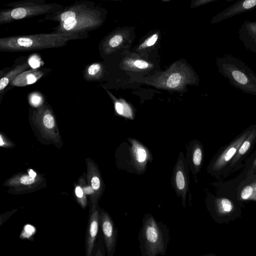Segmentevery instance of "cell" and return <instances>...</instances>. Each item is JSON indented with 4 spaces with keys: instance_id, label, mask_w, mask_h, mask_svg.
<instances>
[{
    "instance_id": "obj_6",
    "label": "cell",
    "mask_w": 256,
    "mask_h": 256,
    "mask_svg": "<svg viewBox=\"0 0 256 256\" xmlns=\"http://www.w3.org/2000/svg\"><path fill=\"white\" fill-rule=\"evenodd\" d=\"M130 142L132 146L118 155L116 165L128 173L142 175L146 172L148 164L152 162L153 157L143 145L134 140Z\"/></svg>"
},
{
    "instance_id": "obj_33",
    "label": "cell",
    "mask_w": 256,
    "mask_h": 256,
    "mask_svg": "<svg viewBox=\"0 0 256 256\" xmlns=\"http://www.w3.org/2000/svg\"><path fill=\"white\" fill-rule=\"evenodd\" d=\"M254 164L256 166V158L255 159L254 161Z\"/></svg>"
},
{
    "instance_id": "obj_4",
    "label": "cell",
    "mask_w": 256,
    "mask_h": 256,
    "mask_svg": "<svg viewBox=\"0 0 256 256\" xmlns=\"http://www.w3.org/2000/svg\"><path fill=\"white\" fill-rule=\"evenodd\" d=\"M218 71L230 84L244 92L256 96V74L241 60L224 54L216 60Z\"/></svg>"
},
{
    "instance_id": "obj_21",
    "label": "cell",
    "mask_w": 256,
    "mask_h": 256,
    "mask_svg": "<svg viewBox=\"0 0 256 256\" xmlns=\"http://www.w3.org/2000/svg\"><path fill=\"white\" fill-rule=\"evenodd\" d=\"M29 102L32 106L38 108L42 106L43 100L40 94H32L29 97Z\"/></svg>"
},
{
    "instance_id": "obj_31",
    "label": "cell",
    "mask_w": 256,
    "mask_h": 256,
    "mask_svg": "<svg viewBox=\"0 0 256 256\" xmlns=\"http://www.w3.org/2000/svg\"><path fill=\"white\" fill-rule=\"evenodd\" d=\"M24 230H25L27 234H28L29 235L32 234V232L34 231V228L30 225L26 226Z\"/></svg>"
},
{
    "instance_id": "obj_34",
    "label": "cell",
    "mask_w": 256,
    "mask_h": 256,
    "mask_svg": "<svg viewBox=\"0 0 256 256\" xmlns=\"http://www.w3.org/2000/svg\"></svg>"
},
{
    "instance_id": "obj_19",
    "label": "cell",
    "mask_w": 256,
    "mask_h": 256,
    "mask_svg": "<svg viewBox=\"0 0 256 256\" xmlns=\"http://www.w3.org/2000/svg\"><path fill=\"white\" fill-rule=\"evenodd\" d=\"M255 185H248L244 186L240 192V198L242 200H256V189L254 190Z\"/></svg>"
},
{
    "instance_id": "obj_13",
    "label": "cell",
    "mask_w": 256,
    "mask_h": 256,
    "mask_svg": "<svg viewBox=\"0 0 256 256\" xmlns=\"http://www.w3.org/2000/svg\"><path fill=\"white\" fill-rule=\"evenodd\" d=\"M203 150L201 145L194 144L186 154V160L194 176L200 172L203 161Z\"/></svg>"
},
{
    "instance_id": "obj_27",
    "label": "cell",
    "mask_w": 256,
    "mask_h": 256,
    "mask_svg": "<svg viewBox=\"0 0 256 256\" xmlns=\"http://www.w3.org/2000/svg\"><path fill=\"white\" fill-rule=\"evenodd\" d=\"M134 64L136 68L140 69L146 68L148 66V64L146 62L140 60L134 61Z\"/></svg>"
},
{
    "instance_id": "obj_10",
    "label": "cell",
    "mask_w": 256,
    "mask_h": 256,
    "mask_svg": "<svg viewBox=\"0 0 256 256\" xmlns=\"http://www.w3.org/2000/svg\"><path fill=\"white\" fill-rule=\"evenodd\" d=\"M234 0H227L228 2ZM256 8V0H236V1L218 12L212 19V23H217Z\"/></svg>"
},
{
    "instance_id": "obj_22",
    "label": "cell",
    "mask_w": 256,
    "mask_h": 256,
    "mask_svg": "<svg viewBox=\"0 0 256 256\" xmlns=\"http://www.w3.org/2000/svg\"><path fill=\"white\" fill-rule=\"evenodd\" d=\"M91 185L94 190L101 192L102 190V183L100 178L98 176L95 175L92 178Z\"/></svg>"
},
{
    "instance_id": "obj_12",
    "label": "cell",
    "mask_w": 256,
    "mask_h": 256,
    "mask_svg": "<svg viewBox=\"0 0 256 256\" xmlns=\"http://www.w3.org/2000/svg\"><path fill=\"white\" fill-rule=\"evenodd\" d=\"M238 33L244 48L256 53V20H246L240 27Z\"/></svg>"
},
{
    "instance_id": "obj_18",
    "label": "cell",
    "mask_w": 256,
    "mask_h": 256,
    "mask_svg": "<svg viewBox=\"0 0 256 256\" xmlns=\"http://www.w3.org/2000/svg\"><path fill=\"white\" fill-rule=\"evenodd\" d=\"M214 210L220 214H228L233 210L234 204L228 199L219 198L214 202Z\"/></svg>"
},
{
    "instance_id": "obj_20",
    "label": "cell",
    "mask_w": 256,
    "mask_h": 256,
    "mask_svg": "<svg viewBox=\"0 0 256 256\" xmlns=\"http://www.w3.org/2000/svg\"><path fill=\"white\" fill-rule=\"evenodd\" d=\"M182 80V77L180 74L174 73L168 78L166 85L170 88H175L180 84Z\"/></svg>"
},
{
    "instance_id": "obj_17",
    "label": "cell",
    "mask_w": 256,
    "mask_h": 256,
    "mask_svg": "<svg viewBox=\"0 0 256 256\" xmlns=\"http://www.w3.org/2000/svg\"><path fill=\"white\" fill-rule=\"evenodd\" d=\"M28 62L19 65L7 73L0 80V91L3 90L8 84L11 82L19 74L28 68Z\"/></svg>"
},
{
    "instance_id": "obj_3",
    "label": "cell",
    "mask_w": 256,
    "mask_h": 256,
    "mask_svg": "<svg viewBox=\"0 0 256 256\" xmlns=\"http://www.w3.org/2000/svg\"><path fill=\"white\" fill-rule=\"evenodd\" d=\"M138 240L142 256H165L170 240V230L166 224L156 220L150 213L145 214Z\"/></svg>"
},
{
    "instance_id": "obj_30",
    "label": "cell",
    "mask_w": 256,
    "mask_h": 256,
    "mask_svg": "<svg viewBox=\"0 0 256 256\" xmlns=\"http://www.w3.org/2000/svg\"><path fill=\"white\" fill-rule=\"evenodd\" d=\"M216 0H196L195 2L196 6H200L204 4H208V2Z\"/></svg>"
},
{
    "instance_id": "obj_26",
    "label": "cell",
    "mask_w": 256,
    "mask_h": 256,
    "mask_svg": "<svg viewBox=\"0 0 256 256\" xmlns=\"http://www.w3.org/2000/svg\"><path fill=\"white\" fill-rule=\"evenodd\" d=\"M35 181L34 178L29 176H23L20 179V182L24 184H30Z\"/></svg>"
},
{
    "instance_id": "obj_28",
    "label": "cell",
    "mask_w": 256,
    "mask_h": 256,
    "mask_svg": "<svg viewBox=\"0 0 256 256\" xmlns=\"http://www.w3.org/2000/svg\"><path fill=\"white\" fill-rule=\"evenodd\" d=\"M115 108L116 112L120 114H124V106L120 102H116L115 104Z\"/></svg>"
},
{
    "instance_id": "obj_16",
    "label": "cell",
    "mask_w": 256,
    "mask_h": 256,
    "mask_svg": "<svg viewBox=\"0 0 256 256\" xmlns=\"http://www.w3.org/2000/svg\"><path fill=\"white\" fill-rule=\"evenodd\" d=\"M98 216V210H96L92 215L88 240V256L91 255L93 248L94 242L98 232L99 220Z\"/></svg>"
},
{
    "instance_id": "obj_25",
    "label": "cell",
    "mask_w": 256,
    "mask_h": 256,
    "mask_svg": "<svg viewBox=\"0 0 256 256\" xmlns=\"http://www.w3.org/2000/svg\"><path fill=\"white\" fill-rule=\"evenodd\" d=\"M158 38L157 34H154L150 37L148 38L144 42L142 45V47L150 46L154 45Z\"/></svg>"
},
{
    "instance_id": "obj_14",
    "label": "cell",
    "mask_w": 256,
    "mask_h": 256,
    "mask_svg": "<svg viewBox=\"0 0 256 256\" xmlns=\"http://www.w3.org/2000/svg\"><path fill=\"white\" fill-rule=\"evenodd\" d=\"M42 75V72L36 69L24 71L19 74L10 84L14 86H24L34 83Z\"/></svg>"
},
{
    "instance_id": "obj_2",
    "label": "cell",
    "mask_w": 256,
    "mask_h": 256,
    "mask_svg": "<svg viewBox=\"0 0 256 256\" xmlns=\"http://www.w3.org/2000/svg\"><path fill=\"white\" fill-rule=\"evenodd\" d=\"M88 37V34L53 32L8 36L0 38V50L2 52H18L57 48L66 46L70 40H82Z\"/></svg>"
},
{
    "instance_id": "obj_8",
    "label": "cell",
    "mask_w": 256,
    "mask_h": 256,
    "mask_svg": "<svg viewBox=\"0 0 256 256\" xmlns=\"http://www.w3.org/2000/svg\"><path fill=\"white\" fill-rule=\"evenodd\" d=\"M32 120L44 137L54 140L59 139L56 121L52 110L48 106L38 107L32 112Z\"/></svg>"
},
{
    "instance_id": "obj_5",
    "label": "cell",
    "mask_w": 256,
    "mask_h": 256,
    "mask_svg": "<svg viewBox=\"0 0 256 256\" xmlns=\"http://www.w3.org/2000/svg\"><path fill=\"white\" fill-rule=\"evenodd\" d=\"M46 0H20L4 6L0 10V24L56 12L64 8L57 3H46Z\"/></svg>"
},
{
    "instance_id": "obj_1",
    "label": "cell",
    "mask_w": 256,
    "mask_h": 256,
    "mask_svg": "<svg viewBox=\"0 0 256 256\" xmlns=\"http://www.w3.org/2000/svg\"><path fill=\"white\" fill-rule=\"evenodd\" d=\"M106 12L94 2L78 0L56 12L45 15L38 22H58L52 29L53 32L88 34L103 24Z\"/></svg>"
},
{
    "instance_id": "obj_23",
    "label": "cell",
    "mask_w": 256,
    "mask_h": 256,
    "mask_svg": "<svg viewBox=\"0 0 256 256\" xmlns=\"http://www.w3.org/2000/svg\"><path fill=\"white\" fill-rule=\"evenodd\" d=\"M101 69V66L99 64H94L90 65L88 69V74L90 77L96 76Z\"/></svg>"
},
{
    "instance_id": "obj_11",
    "label": "cell",
    "mask_w": 256,
    "mask_h": 256,
    "mask_svg": "<svg viewBox=\"0 0 256 256\" xmlns=\"http://www.w3.org/2000/svg\"><path fill=\"white\" fill-rule=\"evenodd\" d=\"M102 230L108 256L114 254L117 242L118 232L110 216L105 211L101 214Z\"/></svg>"
},
{
    "instance_id": "obj_29",
    "label": "cell",
    "mask_w": 256,
    "mask_h": 256,
    "mask_svg": "<svg viewBox=\"0 0 256 256\" xmlns=\"http://www.w3.org/2000/svg\"><path fill=\"white\" fill-rule=\"evenodd\" d=\"M75 192L78 198H81L83 196V191L80 186L76 187Z\"/></svg>"
},
{
    "instance_id": "obj_32",
    "label": "cell",
    "mask_w": 256,
    "mask_h": 256,
    "mask_svg": "<svg viewBox=\"0 0 256 256\" xmlns=\"http://www.w3.org/2000/svg\"><path fill=\"white\" fill-rule=\"evenodd\" d=\"M28 174L30 176H31L32 177V178H35L36 176V173L32 170H30L29 172H28Z\"/></svg>"
},
{
    "instance_id": "obj_24",
    "label": "cell",
    "mask_w": 256,
    "mask_h": 256,
    "mask_svg": "<svg viewBox=\"0 0 256 256\" xmlns=\"http://www.w3.org/2000/svg\"><path fill=\"white\" fill-rule=\"evenodd\" d=\"M28 64L33 69H36L38 68L40 65V58L36 56H32L28 60Z\"/></svg>"
},
{
    "instance_id": "obj_15",
    "label": "cell",
    "mask_w": 256,
    "mask_h": 256,
    "mask_svg": "<svg viewBox=\"0 0 256 256\" xmlns=\"http://www.w3.org/2000/svg\"><path fill=\"white\" fill-rule=\"evenodd\" d=\"M256 142V124L252 125V129L247 136L241 144L237 152L234 156L233 160L234 163L240 160L252 148Z\"/></svg>"
},
{
    "instance_id": "obj_7",
    "label": "cell",
    "mask_w": 256,
    "mask_h": 256,
    "mask_svg": "<svg viewBox=\"0 0 256 256\" xmlns=\"http://www.w3.org/2000/svg\"><path fill=\"white\" fill-rule=\"evenodd\" d=\"M189 172L185 158L180 152L172 169L170 184L177 196L181 198L183 208L186 206V196L190 192Z\"/></svg>"
},
{
    "instance_id": "obj_9",
    "label": "cell",
    "mask_w": 256,
    "mask_h": 256,
    "mask_svg": "<svg viewBox=\"0 0 256 256\" xmlns=\"http://www.w3.org/2000/svg\"><path fill=\"white\" fill-rule=\"evenodd\" d=\"M252 125L244 129L230 143L226 146L218 156L210 163L208 170L211 174H215L222 168L234 157L241 144L250 133Z\"/></svg>"
}]
</instances>
